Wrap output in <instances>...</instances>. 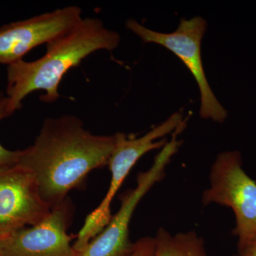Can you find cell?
<instances>
[{
	"label": "cell",
	"mask_w": 256,
	"mask_h": 256,
	"mask_svg": "<svg viewBox=\"0 0 256 256\" xmlns=\"http://www.w3.org/2000/svg\"><path fill=\"white\" fill-rule=\"evenodd\" d=\"M8 96L0 92V122L12 116ZM22 150H10L0 144V168L18 164Z\"/></svg>",
	"instance_id": "obj_11"
},
{
	"label": "cell",
	"mask_w": 256,
	"mask_h": 256,
	"mask_svg": "<svg viewBox=\"0 0 256 256\" xmlns=\"http://www.w3.org/2000/svg\"><path fill=\"white\" fill-rule=\"evenodd\" d=\"M6 237L8 236H0V256H4Z\"/></svg>",
	"instance_id": "obj_14"
},
{
	"label": "cell",
	"mask_w": 256,
	"mask_h": 256,
	"mask_svg": "<svg viewBox=\"0 0 256 256\" xmlns=\"http://www.w3.org/2000/svg\"><path fill=\"white\" fill-rule=\"evenodd\" d=\"M156 238L143 237L134 242L132 252L128 256H154Z\"/></svg>",
	"instance_id": "obj_12"
},
{
	"label": "cell",
	"mask_w": 256,
	"mask_h": 256,
	"mask_svg": "<svg viewBox=\"0 0 256 256\" xmlns=\"http://www.w3.org/2000/svg\"><path fill=\"white\" fill-rule=\"evenodd\" d=\"M154 238V256H208L203 239L194 232L172 234L161 228Z\"/></svg>",
	"instance_id": "obj_10"
},
{
	"label": "cell",
	"mask_w": 256,
	"mask_h": 256,
	"mask_svg": "<svg viewBox=\"0 0 256 256\" xmlns=\"http://www.w3.org/2000/svg\"><path fill=\"white\" fill-rule=\"evenodd\" d=\"M184 126L181 124L172 133L171 141L168 142L149 170L140 173L137 186L122 198L120 208L107 226L92 240L78 256H128L132 252L134 244L129 238V226L138 204L156 183L164 178L165 169L173 156L178 152L181 141L178 134Z\"/></svg>",
	"instance_id": "obj_5"
},
{
	"label": "cell",
	"mask_w": 256,
	"mask_h": 256,
	"mask_svg": "<svg viewBox=\"0 0 256 256\" xmlns=\"http://www.w3.org/2000/svg\"><path fill=\"white\" fill-rule=\"evenodd\" d=\"M116 138L92 134L76 116L47 118L34 142L22 150L18 164L36 178L50 208L62 203L94 170L105 166Z\"/></svg>",
	"instance_id": "obj_1"
},
{
	"label": "cell",
	"mask_w": 256,
	"mask_h": 256,
	"mask_svg": "<svg viewBox=\"0 0 256 256\" xmlns=\"http://www.w3.org/2000/svg\"><path fill=\"white\" fill-rule=\"evenodd\" d=\"M120 36L106 28L97 18H82L68 32L47 44L46 53L33 62L20 60L8 66L6 96L14 114L31 92L43 90L44 102H52L60 97L58 86L70 69L99 50L111 52L119 46Z\"/></svg>",
	"instance_id": "obj_2"
},
{
	"label": "cell",
	"mask_w": 256,
	"mask_h": 256,
	"mask_svg": "<svg viewBox=\"0 0 256 256\" xmlns=\"http://www.w3.org/2000/svg\"><path fill=\"white\" fill-rule=\"evenodd\" d=\"M210 188L204 192L202 203L217 204L233 210L234 236L239 246L256 236V182L242 169L240 152L226 151L217 156L210 169Z\"/></svg>",
	"instance_id": "obj_3"
},
{
	"label": "cell",
	"mask_w": 256,
	"mask_h": 256,
	"mask_svg": "<svg viewBox=\"0 0 256 256\" xmlns=\"http://www.w3.org/2000/svg\"><path fill=\"white\" fill-rule=\"evenodd\" d=\"M240 256H256V236L238 247Z\"/></svg>",
	"instance_id": "obj_13"
},
{
	"label": "cell",
	"mask_w": 256,
	"mask_h": 256,
	"mask_svg": "<svg viewBox=\"0 0 256 256\" xmlns=\"http://www.w3.org/2000/svg\"><path fill=\"white\" fill-rule=\"evenodd\" d=\"M82 18V9L68 6L0 28V64L22 60L36 47L48 44L73 28Z\"/></svg>",
	"instance_id": "obj_8"
},
{
	"label": "cell",
	"mask_w": 256,
	"mask_h": 256,
	"mask_svg": "<svg viewBox=\"0 0 256 256\" xmlns=\"http://www.w3.org/2000/svg\"><path fill=\"white\" fill-rule=\"evenodd\" d=\"M52 210L28 170L18 164L0 168V236L40 224Z\"/></svg>",
	"instance_id": "obj_6"
},
{
	"label": "cell",
	"mask_w": 256,
	"mask_h": 256,
	"mask_svg": "<svg viewBox=\"0 0 256 256\" xmlns=\"http://www.w3.org/2000/svg\"><path fill=\"white\" fill-rule=\"evenodd\" d=\"M73 214L68 198L40 224L8 235L4 256H78L67 234Z\"/></svg>",
	"instance_id": "obj_9"
},
{
	"label": "cell",
	"mask_w": 256,
	"mask_h": 256,
	"mask_svg": "<svg viewBox=\"0 0 256 256\" xmlns=\"http://www.w3.org/2000/svg\"><path fill=\"white\" fill-rule=\"evenodd\" d=\"M182 122V114L176 112L141 137L128 138L124 133L114 134V149L108 164L111 172L110 186L99 206L87 216L89 223L100 228H104L108 224L112 216L111 202L133 166L146 152L162 148L168 142L164 139L160 141L156 140L172 134Z\"/></svg>",
	"instance_id": "obj_7"
},
{
	"label": "cell",
	"mask_w": 256,
	"mask_h": 256,
	"mask_svg": "<svg viewBox=\"0 0 256 256\" xmlns=\"http://www.w3.org/2000/svg\"><path fill=\"white\" fill-rule=\"evenodd\" d=\"M128 30L138 35L144 43H153L164 46L172 52L188 69L200 92V116L222 124L228 112L216 97L207 80L202 64V40L206 30V22L201 16L190 20L183 18L178 28L172 33H161L146 28L134 20H128Z\"/></svg>",
	"instance_id": "obj_4"
}]
</instances>
